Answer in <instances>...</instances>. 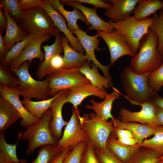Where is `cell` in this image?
I'll return each instance as SVG.
<instances>
[{"label":"cell","instance_id":"obj_1","mask_svg":"<svg viewBox=\"0 0 163 163\" xmlns=\"http://www.w3.org/2000/svg\"><path fill=\"white\" fill-rule=\"evenodd\" d=\"M158 38L151 27L141 40L137 53L133 56L130 67L138 74L154 71L163 63V58L157 50Z\"/></svg>","mask_w":163,"mask_h":163},{"label":"cell","instance_id":"obj_2","mask_svg":"<svg viewBox=\"0 0 163 163\" xmlns=\"http://www.w3.org/2000/svg\"><path fill=\"white\" fill-rule=\"evenodd\" d=\"M151 72L138 74L132 71L129 66H126L120 73V82L126 96L132 104L152 101L156 92L149 86L148 78Z\"/></svg>","mask_w":163,"mask_h":163},{"label":"cell","instance_id":"obj_3","mask_svg":"<svg viewBox=\"0 0 163 163\" xmlns=\"http://www.w3.org/2000/svg\"><path fill=\"white\" fill-rule=\"evenodd\" d=\"M31 62L26 61L17 69L9 68L18 77L19 84L15 88L20 95L31 99L34 98L40 101L48 99L50 89L48 79L43 81H37L29 73V68Z\"/></svg>","mask_w":163,"mask_h":163},{"label":"cell","instance_id":"obj_4","mask_svg":"<svg viewBox=\"0 0 163 163\" xmlns=\"http://www.w3.org/2000/svg\"><path fill=\"white\" fill-rule=\"evenodd\" d=\"M52 119L50 108L39 122L29 126L22 133L21 140L28 142L26 154H31L37 148L43 146L57 145L59 140L53 135L50 127Z\"/></svg>","mask_w":163,"mask_h":163},{"label":"cell","instance_id":"obj_5","mask_svg":"<svg viewBox=\"0 0 163 163\" xmlns=\"http://www.w3.org/2000/svg\"><path fill=\"white\" fill-rule=\"evenodd\" d=\"M107 22L125 37L135 54L138 52L141 40L152 25L153 19L149 17L139 20L133 16L121 21H113L110 20Z\"/></svg>","mask_w":163,"mask_h":163},{"label":"cell","instance_id":"obj_6","mask_svg":"<svg viewBox=\"0 0 163 163\" xmlns=\"http://www.w3.org/2000/svg\"><path fill=\"white\" fill-rule=\"evenodd\" d=\"M24 18L19 25L29 34H50L56 36L60 31L51 17L41 6L23 11Z\"/></svg>","mask_w":163,"mask_h":163},{"label":"cell","instance_id":"obj_7","mask_svg":"<svg viewBox=\"0 0 163 163\" xmlns=\"http://www.w3.org/2000/svg\"><path fill=\"white\" fill-rule=\"evenodd\" d=\"M80 120L94 149L105 148L107 139L112 132L113 121L105 120L93 112L85 113L81 116Z\"/></svg>","mask_w":163,"mask_h":163},{"label":"cell","instance_id":"obj_8","mask_svg":"<svg viewBox=\"0 0 163 163\" xmlns=\"http://www.w3.org/2000/svg\"><path fill=\"white\" fill-rule=\"evenodd\" d=\"M80 67L62 68L48 75L50 89V96L78 85L91 83L81 72Z\"/></svg>","mask_w":163,"mask_h":163},{"label":"cell","instance_id":"obj_9","mask_svg":"<svg viewBox=\"0 0 163 163\" xmlns=\"http://www.w3.org/2000/svg\"><path fill=\"white\" fill-rule=\"evenodd\" d=\"M70 120L65 127L63 134L57 146L62 150L72 147L82 142H87L89 138L80 120V111L73 106Z\"/></svg>","mask_w":163,"mask_h":163},{"label":"cell","instance_id":"obj_10","mask_svg":"<svg viewBox=\"0 0 163 163\" xmlns=\"http://www.w3.org/2000/svg\"><path fill=\"white\" fill-rule=\"evenodd\" d=\"M96 31L108 46L110 54V66L122 56L128 55L132 57L135 55L125 37L115 30L111 32Z\"/></svg>","mask_w":163,"mask_h":163},{"label":"cell","instance_id":"obj_11","mask_svg":"<svg viewBox=\"0 0 163 163\" xmlns=\"http://www.w3.org/2000/svg\"><path fill=\"white\" fill-rule=\"evenodd\" d=\"M137 105L141 107L138 112H132L125 108H122L119 113V118L124 122H136L155 127L161 126L156 115V105L149 101Z\"/></svg>","mask_w":163,"mask_h":163},{"label":"cell","instance_id":"obj_12","mask_svg":"<svg viewBox=\"0 0 163 163\" xmlns=\"http://www.w3.org/2000/svg\"><path fill=\"white\" fill-rule=\"evenodd\" d=\"M72 33L76 35L85 51V55L90 66L91 65L90 62L92 61L93 64L101 70L104 77L111 81L112 79L109 72L110 65L104 66L102 65L97 60L95 55V49L98 51L103 49L98 47L100 41L98 39L99 37L98 34L97 33L94 35L90 36L80 28Z\"/></svg>","mask_w":163,"mask_h":163},{"label":"cell","instance_id":"obj_13","mask_svg":"<svg viewBox=\"0 0 163 163\" xmlns=\"http://www.w3.org/2000/svg\"><path fill=\"white\" fill-rule=\"evenodd\" d=\"M52 36L50 34L36 36L20 55L10 63L9 67L18 69L23 63L26 61L31 62L35 58L39 59L40 63L43 62L44 60L45 53L41 49V45L43 42L48 41Z\"/></svg>","mask_w":163,"mask_h":163},{"label":"cell","instance_id":"obj_14","mask_svg":"<svg viewBox=\"0 0 163 163\" xmlns=\"http://www.w3.org/2000/svg\"><path fill=\"white\" fill-rule=\"evenodd\" d=\"M40 6L47 12L59 31L62 32L67 38L70 46L80 53L84 54V50L78 38L74 36L69 30L65 18L61 13L52 7L48 0H43Z\"/></svg>","mask_w":163,"mask_h":163},{"label":"cell","instance_id":"obj_15","mask_svg":"<svg viewBox=\"0 0 163 163\" xmlns=\"http://www.w3.org/2000/svg\"><path fill=\"white\" fill-rule=\"evenodd\" d=\"M60 2L67 6L75 7L84 15L89 26L88 30H95L105 32H111L114 29L107 22L102 19L97 14L96 8L86 7L76 0H61Z\"/></svg>","mask_w":163,"mask_h":163},{"label":"cell","instance_id":"obj_16","mask_svg":"<svg viewBox=\"0 0 163 163\" xmlns=\"http://www.w3.org/2000/svg\"><path fill=\"white\" fill-rule=\"evenodd\" d=\"M67 95V90L58 92L50 108L52 115L50 128L53 135L59 140L61 136L63 127L66 126L68 122L63 120L62 114V107L66 103Z\"/></svg>","mask_w":163,"mask_h":163},{"label":"cell","instance_id":"obj_17","mask_svg":"<svg viewBox=\"0 0 163 163\" xmlns=\"http://www.w3.org/2000/svg\"><path fill=\"white\" fill-rule=\"evenodd\" d=\"M1 97L9 101L19 113L22 119L20 124L27 129L30 125L39 122V119L32 116L27 110L19 99L20 95L15 88L0 85Z\"/></svg>","mask_w":163,"mask_h":163},{"label":"cell","instance_id":"obj_18","mask_svg":"<svg viewBox=\"0 0 163 163\" xmlns=\"http://www.w3.org/2000/svg\"><path fill=\"white\" fill-rule=\"evenodd\" d=\"M107 94L106 91L99 90L91 83L79 85L67 90L66 103H70L77 107L88 96H94L103 99Z\"/></svg>","mask_w":163,"mask_h":163},{"label":"cell","instance_id":"obj_19","mask_svg":"<svg viewBox=\"0 0 163 163\" xmlns=\"http://www.w3.org/2000/svg\"><path fill=\"white\" fill-rule=\"evenodd\" d=\"M139 0H111L112 6L104 13L113 21L123 20L131 16Z\"/></svg>","mask_w":163,"mask_h":163},{"label":"cell","instance_id":"obj_20","mask_svg":"<svg viewBox=\"0 0 163 163\" xmlns=\"http://www.w3.org/2000/svg\"><path fill=\"white\" fill-rule=\"evenodd\" d=\"M111 86L113 91L110 94L107 93L103 101L97 102L94 100L91 99L90 101L91 105L88 104L85 107L87 109L94 110V113L99 117L106 121L110 119L114 122L115 118L111 112L112 104L115 100L120 98V93L117 89L112 86Z\"/></svg>","mask_w":163,"mask_h":163},{"label":"cell","instance_id":"obj_21","mask_svg":"<svg viewBox=\"0 0 163 163\" xmlns=\"http://www.w3.org/2000/svg\"><path fill=\"white\" fill-rule=\"evenodd\" d=\"M8 19V26L3 39L7 50H9L16 43L27 38L29 34L10 16L7 11L0 6Z\"/></svg>","mask_w":163,"mask_h":163},{"label":"cell","instance_id":"obj_22","mask_svg":"<svg viewBox=\"0 0 163 163\" xmlns=\"http://www.w3.org/2000/svg\"><path fill=\"white\" fill-rule=\"evenodd\" d=\"M61 37L59 33L55 36V41L53 44L43 46L45 53L44 60L43 62L40 63L36 72L39 79L41 80L51 74L50 66L51 60L55 55L60 54L63 52Z\"/></svg>","mask_w":163,"mask_h":163},{"label":"cell","instance_id":"obj_23","mask_svg":"<svg viewBox=\"0 0 163 163\" xmlns=\"http://www.w3.org/2000/svg\"><path fill=\"white\" fill-rule=\"evenodd\" d=\"M113 126L130 131L139 144H141L145 139L154 135L158 128L136 122H124L118 118L115 119Z\"/></svg>","mask_w":163,"mask_h":163},{"label":"cell","instance_id":"obj_24","mask_svg":"<svg viewBox=\"0 0 163 163\" xmlns=\"http://www.w3.org/2000/svg\"><path fill=\"white\" fill-rule=\"evenodd\" d=\"M140 147L139 144L127 146L121 143L112 132L109 136L106 145V147L124 163L129 161Z\"/></svg>","mask_w":163,"mask_h":163},{"label":"cell","instance_id":"obj_25","mask_svg":"<svg viewBox=\"0 0 163 163\" xmlns=\"http://www.w3.org/2000/svg\"><path fill=\"white\" fill-rule=\"evenodd\" d=\"M52 7L56 10L59 12L66 18L67 22V26L72 32L79 28L77 24L78 20H80L84 22L86 25L88 23L83 14L78 9L72 7L73 10L69 11L66 10L63 5L59 0H48Z\"/></svg>","mask_w":163,"mask_h":163},{"label":"cell","instance_id":"obj_26","mask_svg":"<svg viewBox=\"0 0 163 163\" xmlns=\"http://www.w3.org/2000/svg\"><path fill=\"white\" fill-rule=\"evenodd\" d=\"M21 118L18 112L7 100L0 97V134H4L7 129Z\"/></svg>","mask_w":163,"mask_h":163},{"label":"cell","instance_id":"obj_27","mask_svg":"<svg viewBox=\"0 0 163 163\" xmlns=\"http://www.w3.org/2000/svg\"><path fill=\"white\" fill-rule=\"evenodd\" d=\"M61 38L64 53L63 69L80 67L88 61L84 54L80 53L69 45L68 39L65 36L61 35Z\"/></svg>","mask_w":163,"mask_h":163},{"label":"cell","instance_id":"obj_28","mask_svg":"<svg viewBox=\"0 0 163 163\" xmlns=\"http://www.w3.org/2000/svg\"><path fill=\"white\" fill-rule=\"evenodd\" d=\"M98 68L93 63L91 68L88 61L80 67L81 72L91 83L100 90L106 91L112 86L111 81L105 77L102 76L99 72Z\"/></svg>","mask_w":163,"mask_h":163},{"label":"cell","instance_id":"obj_29","mask_svg":"<svg viewBox=\"0 0 163 163\" xmlns=\"http://www.w3.org/2000/svg\"><path fill=\"white\" fill-rule=\"evenodd\" d=\"M133 12V16L137 20L145 19L159 10L163 9V1L139 0Z\"/></svg>","mask_w":163,"mask_h":163},{"label":"cell","instance_id":"obj_30","mask_svg":"<svg viewBox=\"0 0 163 163\" xmlns=\"http://www.w3.org/2000/svg\"><path fill=\"white\" fill-rule=\"evenodd\" d=\"M57 93L51 98L44 100L34 101L30 99L23 97L21 101L30 114L34 117L41 119L50 109L52 102L57 96Z\"/></svg>","mask_w":163,"mask_h":163},{"label":"cell","instance_id":"obj_31","mask_svg":"<svg viewBox=\"0 0 163 163\" xmlns=\"http://www.w3.org/2000/svg\"><path fill=\"white\" fill-rule=\"evenodd\" d=\"M161 156L155 150L141 146L130 160L125 163H158Z\"/></svg>","mask_w":163,"mask_h":163},{"label":"cell","instance_id":"obj_32","mask_svg":"<svg viewBox=\"0 0 163 163\" xmlns=\"http://www.w3.org/2000/svg\"><path fill=\"white\" fill-rule=\"evenodd\" d=\"M22 133L18 134L17 142L14 144H8L6 141L4 134H0V155L2 156L7 161L18 163L19 160L17 154V146L19 140L21 138Z\"/></svg>","mask_w":163,"mask_h":163},{"label":"cell","instance_id":"obj_33","mask_svg":"<svg viewBox=\"0 0 163 163\" xmlns=\"http://www.w3.org/2000/svg\"><path fill=\"white\" fill-rule=\"evenodd\" d=\"M36 36L34 34H30L23 41L16 43L9 50L6 56L1 61V63L8 66L12 60L20 55L25 48L34 39Z\"/></svg>","mask_w":163,"mask_h":163},{"label":"cell","instance_id":"obj_34","mask_svg":"<svg viewBox=\"0 0 163 163\" xmlns=\"http://www.w3.org/2000/svg\"><path fill=\"white\" fill-rule=\"evenodd\" d=\"M62 151L57 146L47 145L42 146L36 158L31 163H51Z\"/></svg>","mask_w":163,"mask_h":163},{"label":"cell","instance_id":"obj_35","mask_svg":"<svg viewBox=\"0 0 163 163\" xmlns=\"http://www.w3.org/2000/svg\"><path fill=\"white\" fill-rule=\"evenodd\" d=\"M153 22L151 27L155 32L158 38L157 50L163 58V9L159 13L152 15Z\"/></svg>","mask_w":163,"mask_h":163},{"label":"cell","instance_id":"obj_36","mask_svg":"<svg viewBox=\"0 0 163 163\" xmlns=\"http://www.w3.org/2000/svg\"><path fill=\"white\" fill-rule=\"evenodd\" d=\"M5 9L12 19L19 24L24 18L23 11L20 5L19 0H0V5Z\"/></svg>","mask_w":163,"mask_h":163},{"label":"cell","instance_id":"obj_37","mask_svg":"<svg viewBox=\"0 0 163 163\" xmlns=\"http://www.w3.org/2000/svg\"><path fill=\"white\" fill-rule=\"evenodd\" d=\"M140 146L147 148L155 150L163 155V126L158 127L152 138L144 140L139 144Z\"/></svg>","mask_w":163,"mask_h":163},{"label":"cell","instance_id":"obj_38","mask_svg":"<svg viewBox=\"0 0 163 163\" xmlns=\"http://www.w3.org/2000/svg\"><path fill=\"white\" fill-rule=\"evenodd\" d=\"M0 85L15 88L19 84V79L16 75L10 69L9 67L0 65Z\"/></svg>","mask_w":163,"mask_h":163},{"label":"cell","instance_id":"obj_39","mask_svg":"<svg viewBox=\"0 0 163 163\" xmlns=\"http://www.w3.org/2000/svg\"><path fill=\"white\" fill-rule=\"evenodd\" d=\"M148 82L150 87L156 92L163 87V63L156 69L150 73Z\"/></svg>","mask_w":163,"mask_h":163},{"label":"cell","instance_id":"obj_40","mask_svg":"<svg viewBox=\"0 0 163 163\" xmlns=\"http://www.w3.org/2000/svg\"><path fill=\"white\" fill-rule=\"evenodd\" d=\"M86 143L82 142L74 145L65 157L63 163H81Z\"/></svg>","mask_w":163,"mask_h":163},{"label":"cell","instance_id":"obj_41","mask_svg":"<svg viewBox=\"0 0 163 163\" xmlns=\"http://www.w3.org/2000/svg\"><path fill=\"white\" fill-rule=\"evenodd\" d=\"M95 155L100 163H125L120 160L108 149H94Z\"/></svg>","mask_w":163,"mask_h":163},{"label":"cell","instance_id":"obj_42","mask_svg":"<svg viewBox=\"0 0 163 163\" xmlns=\"http://www.w3.org/2000/svg\"><path fill=\"white\" fill-rule=\"evenodd\" d=\"M81 163H100L95 155L92 143L89 140L86 143Z\"/></svg>","mask_w":163,"mask_h":163},{"label":"cell","instance_id":"obj_43","mask_svg":"<svg viewBox=\"0 0 163 163\" xmlns=\"http://www.w3.org/2000/svg\"><path fill=\"white\" fill-rule=\"evenodd\" d=\"M64 64L63 57L60 54H57L53 56L50 64L51 74L63 68Z\"/></svg>","mask_w":163,"mask_h":163},{"label":"cell","instance_id":"obj_44","mask_svg":"<svg viewBox=\"0 0 163 163\" xmlns=\"http://www.w3.org/2000/svg\"><path fill=\"white\" fill-rule=\"evenodd\" d=\"M42 0H21L19 2L22 10L24 11L33 8L40 6Z\"/></svg>","mask_w":163,"mask_h":163},{"label":"cell","instance_id":"obj_45","mask_svg":"<svg viewBox=\"0 0 163 163\" xmlns=\"http://www.w3.org/2000/svg\"><path fill=\"white\" fill-rule=\"evenodd\" d=\"M79 2L85 3L91 5L97 8H103L107 10L111 7L112 5L109 3H106L101 0H76Z\"/></svg>","mask_w":163,"mask_h":163},{"label":"cell","instance_id":"obj_46","mask_svg":"<svg viewBox=\"0 0 163 163\" xmlns=\"http://www.w3.org/2000/svg\"><path fill=\"white\" fill-rule=\"evenodd\" d=\"M112 133L117 139L129 137L134 138L132 132L126 129L117 128L113 126Z\"/></svg>","mask_w":163,"mask_h":163},{"label":"cell","instance_id":"obj_47","mask_svg":"<svg viewBox=\"0 0 163 163\" xmlns=\"http://www.w3.org/2000/svg\"><path fill=\"white\" fill-rule=\"evenodd\" d=\"M72 149V148L69 147L65 149L62 150L51 163H63L65 157L70 151Z\"/></svg>","mask_w":163,"mask_h":163},{"label":"cell","instance_id":"obj_48","mask_svg":"<svg viewBox=\"0 0 163 163\" xmlns=\"http://www.w3.org/2000/svg\"><path fill=\"white\" fill-rule=\"evenodd\" d=\"M3 34L2 31L0 32V61L6 56L8 51L7 50L3 39Z\"/></svg>","mask_w":163,"mask_h":163},{"label":"cell","instance_id":"obj_49","mask_svg":"<svg viewBox=\"0 0 163 163\" xmlns=\"http://www.w3.org/2000/svg\"><path fill=\"white\" fill-rule=\"evenodd\" d=\"M8 19L0 7V30L6 31L8 26Z\"/></svg>","mask_w":163,"mask_h":163},{"label":"cell","instance_id":"obj_50","mask_svg":"<svg viewBox=\"0 0 163 163\" xmlns=\"http://www.w3.org/2000/svg\"><path fill=\"white\" fill-rule=\"evenodd\" d=\"M117 139L120 143L127 146H133L138 144L137 140L134 137L119 138Z\"/></svg>","mask_w":163,"mask_h":163},{"label":"cell","instance_id":"obj_51","mask_svg":"<svg viewBox=\"0 0 163 163\" xmlns=\"http://www.w3.org/2000/svg\"><path fill=\"white\" fill-rule=\"evenodd\" d=\"M155 113L158 120L161 125L163 126V110L156 105Z\"/></svg>","mask_w":163,"mask_h":163},{"label":"cell","instance_id":"obj_52","mask_svg":"<svg viewBox=\"0 0 163 163\" xmlns=\"http://www.w3.org/2000/svg\"><path fill=\"white\" fill-rule=\"evenodd\" d=\"M152 102L156 105L163 110V98L156 95Z\"/></svg>","mask_w":163,"mask_h":163},{"label":"cell","instance_id":"obj_53","mask_svg":"<svg viewBox=\"0 0 163 163\" xmlns=\"http://www.w3.org/2000/svg\"><path fill=\"white\" fill-rule=\"evenodd\" d=\"M7 163H14L10 161H7ZM18 163H27V161L25 159H21L20 162Z\"/></svg>","mask_w":163,"mask_h":163},{"label":"cell","instance_id":"obj_54","mask_svg":"<svg viewBox=\"0 0 163 163\" xmlns=\"http://www.w3.org/2000/svg\"><path fill=\"white\" fill-rule=\"evenodd\" d=\"M0 163H7V161L1 155H0Z\"/></svg>","mask_w":163,"mask_h":163},{"label":"cell","instance_id":"obj_55","mask_svg":"<svg viewBox=\"0 0 163 163\" xmlns=\"http://www.w3.org/2000/svg\"><path fill=\"white\" fill-rule=\"evenodd\" d=\"M160 160L163 161V155L161 156L160 158Z\"/></svg>","mask_w":163,"mask_h":163},{"label":"cell","instance_id":"obj_56","mask_svg":"<svg viewBox=\"0 0 163 163\" xmlns=\"http://www.w3.org/2000/svg\"><path fill=\"white\" fill-rule=\"evenodd\" d=\"M158 163H163V161L161 160Z\"/></svg>","mask_w":163,"mask_h":163},{"label":"cell","instance_id":"obj_57","mask_svg":"<svg viewBox=\"0 0 163 163\" xmlns=\"http://www.w3.org/2000/svg\"></svg>","mask_w":163,"mask_h":163}]
</instances>
